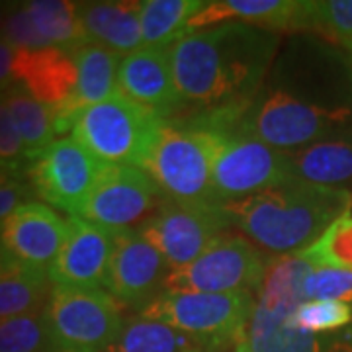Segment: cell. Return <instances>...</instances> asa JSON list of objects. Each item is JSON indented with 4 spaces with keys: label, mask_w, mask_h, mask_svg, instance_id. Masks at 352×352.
<instances>
[{
    "label": "cell",
    "mask_w": 352,
    "mask_h": 352,
    "mask_svg": "<svg viewBox=\"0 0 352 352\" xmlns=\"http://www.w3.org/2000/svg\"><path fill=\"white\" fill-rule=\"evenodd\" d=\"M282 38L256 25L227 22L190 34L168 47L182 104L201 113L237 108L254 98L270 73Z\"/></svg>",
    "instance_id": "6da1fadb"
},
{
    "label": "cell",
    "mask_w": 352,
    "mask_h": 352,
    "mask_svg": "<svg viewBox=\"0 0 352 352\" xmlns=\"http://www.w3.org/2000/svg\"><path fill=\"white\" fill-rule=\"evenodd\" d=\"M223 206L233 226L249 239L284 256L305 251L340 217L351 214L352 194L294 180Z\"/></svg>",
    "instance_id": "7a4b0ae2"
},
{
    "label": "cell",
    "mask_w": 352,
    "mask_h": 352,
    "mask_svg": "<svg viewBox=\"0 0 352 352\" xmlns=\"http://www.w3.org/2000/svg\"><path fill=\"white\" fill-rule=\"evenodd\" d=\"M315 266L302 252L284 254L268 264L252 305L247 344L251 352H321V339L296 323L303 280Z\"/></svg>",
    "instance_id": "3957f363"
},
{
    "label": "cell",
    "mask_w": 352,
    "mask_h": 352,
    "mask_svg": "<svg viewBox=\"0 0 352 352\" xmlns=\"http://www.w3.org/2000/svg\"><path fill=\"white\" fill-rule=\"evenodd\" d=\"M166 120L116 92L76 113L71 138L98 163L143 168Z\"/></svg>",
    "instance_id": "277c9868"
},
{
    "label": "cell",
    "mask_w": 352,
    "mask_h": 352,
    "mask_svg": "<svg viewBox=\"0 0 352 352\" xmlns=\"http://www.w3.org/2000/svg\"><path fill=\"white\" fill-rule=\"evenodd\" d=\"M252 305V294L163 289L153 302L139 309V315L184 333L200 349L215 351L245 340Z\"/></svg>",
    "instance_id": "5b68a950"
},
{
    "label": "cell",
    "mask_w": 352,
    "mask_h": 352,
    "mask_svg": "<svg viewBox=\"0 0 352 352\" xmlns=\"http://www.w3.org/2000/svg\"><path fill=\"white\" fill-rule=\"evenodd\" d=\"M219 135L206 127L164 124L143 170L168 200L182 204H215L212 173Z\"/></svg>",
    "instance_id": "8992f818"
},
{
    "label": "cell",
    "mask_w": 352,
    "mask_h": 352,
    "mask_svg": "<svg viewBox=\"0 0 352 352\" xmlns=\"http://www.w3.org/2000/svg\"><path fill=\"white\" fill-rule=\"evenodd\" d=\"M43 319L53 352H106L126 325L120 302L102 288L53 286Z\"/></svg>",
    "instance_id": "52a82bcc"
},
{
    "label": "cell",
    "mask_w": 352,
    "mask_h": 352,
    "mask_svg": "<svg viewBox=\"0 0 352 352\" xmlns=\"http://www.w3.org/2000/svg\"><path fill=\"white\" fill-rule=\"evenodd\" d=\"M289 182H294V175L288 151L258 139L219 135L212 173L215 204L245 200Z\"/></svg>",
    "instance_id": "ba28073f"
},
{
    "label": "cell",
    "mask_w": 352,
    "mask_h": 352,
    "mask_svg": "<svg viewBox=\"0 0 352 352\" xmlns=\"http://www.w3.org/2000/svg\"><path fill=\"white\" fill-rule=\"evenodd\" d=\"M268 261L249 241L221 235L196 261L175 268L163 289L204 294H251L258 292L268 270Z\"/></svg>",
    "instance_id": "9c48e42d"
},
{
    "label": "cell",
    "mask_w": 352,
    "mask_h": 352,
    "mask_svg": "<svg viewBox=\"0 0 352 352\" xmlns=\"http://www.w3.org/2000/svg\"><path fill=\"white\" fill-rule=\"evenodd\" d=\"M164 200L163 190L147 170L104 164L75 215L112 231H126L151 219Z\"/></svg>",
    "instance_id": "30bf717a"
},
{
    "label": "cell",
    "mask_w": 352,
    "mask_h": 352,
    "mask_svg": "<svg viewBox=\"0 0 352 352\" xmlns=\"http://www.w3.org/2000/svg\"><path fill=\"white\" fill-rule=\"evenodd\" d=\"M233 226L223 204H182L166 200L139 231L163 252L170 268L196 261Z\"/></svg>",
    "instance_id": "8fae6325"
},
{
    "label": "cell",
    "mask_w": 352,
    "mask_h": 352,
    "mask_svg": "<svg viewBox=\"0 0 352 352\" xmlns=\"http://www.w3.org/2000/svg\"><path fill=\"white\" fill-rule=\"evenodd\" d=\"M102 166L73 138L57 139L30 163V182L41 200L75 215L96 184Z\"/></svg>",
    "instance_id": "7c38bea8"
},
{
    "label": "cell",
    "mask_w": 352,
    "mask_h": 352,
    "mask_svg": "<svg viewBox=\"0 0 352 352\" xmlns=\"http://www.w3.org/2000/svg\"><path fill=\"white\" fill-rule=\"evenodd\" d=\"M170 272V264L151 241L139 229H126L118 233L104 288L120 303L141 309L159 296Z\"/></svg>",
    "instance_id": "4fadbf2b"
},
{
    "label": "cell",
    "mask_w": 352,
    "mask_h": 352,
    "mask_svg": "<svg viewBox=\"0 0 352 352\" xmlns=\"http://www.w3.org/2000/svg\"><path fill=\"white\" fill-rule=\"evenodd\" d=\"M67 237V219L53 208L25 201L0 221V252L16 263L50 274Z\"/></svg>",
    "instance_id": "5bb4252c"
},
{
    "label": "cell",
    "mask_w": 352,
    "mask_h": 352,
    "mask_svg": "<svg viewBox=\"0 0 352 352\" xmlns=\"http://www.w3.org/2000/svg\"><path fill=\"white\" fill-rule=\"evenodd\" d=\"M118 233L71 215L63 247L50 270L51 284L61 288H104Z\"/></svg>",
    "instance_id": "9a60e30c"
},
{
    "label": "cell",
    "mask_w": 352,
    "mask_h": 352,
    "mask_svg": "<svg viewBox=\"0 0 352 352\" xmlns=\"http://www.w3.org/2000/svg\"><path fill=\"white\" fill-rule=\"evenodd\" d=\"M118 92L129 100L168 118L182 104L176 88L168 47H149L122 57L118 71Z\"/></svg>",
    "instance_id": "2e32d148"
},
{
    "label": "cell",
    "mask_w": 352,
    "mask_h": 352,
    "mask_svg": "<svg viewBox=\"0 0 352 352\" xmlns=\"http://www.w3.org/2000/svg\"><path fill=\"white\" fill-rule=\"evenodd\" d=\"M16 85L36 100L50 106L53 113L63 112L73 100L76 88V67L73 53L47 50H18L14 61Z\"/></svg>",
    "instance_id": "e0dca14e"
},
{
    "label": "cell",
    "mask_w": 352,
    "mask_h": 352,
    "mask_svg": "<svg viewBox=\"0 0 352 352\" xmlns=\"http://www.w3.org/2000/svg\"><path fill=\"white\" fill-rule=\"evenodd\" d=\"M239 22L270 32H300L307 28V2L298 0H215L190 20L186 36L214 25Z\"/></svg>",
    "instance_id": "ac0fdd59"
},
{
    "label": "cell",
    "mask_w": 352,
    "mask_h": 352,
    "mask_svg": "<svg viewBox=\"0 0 352 352\" xmlns=\"http://www.w3.org/2000/svg\"><path fill=\"white\" fill-rule=\"evenodd\" d=\"M73 59L76 67V88L69 106L63 112L55 113L57 133L71 131L80 110L108 100L118 92V71L122 63L120 53L87 41L73 51Z\"/></svg>",
    "instance_id": "d6986e66"
},
{
    "label": "cell",
    "mask_w": 352,
    "mask_h": 352,
    "mask_svg": "<svg viewBox=\"0 0 352 352\" xmlns=\"http://www.w3.org/2000/svg\"><path fill=\"white\" fill-rule=\"evenodd\" d=\"M78 20L87 41L124 57L143 47L139 2H80Z\"/></svg>",
    "instance_id": "ffe728a7"
},
{
    "label": "cell",
    "mask_w": 352,
    "mask_h": 352,
    "mask_svg": "<svg viewBox=\"0 0 352 352\" xmlns=\"http://www.w3.org/2000/svg\"><path fill=\"white\" fill-rule=\"evenodd\" d=\"M292 175L298 182L339 188L352 182V135L329 138L289 153Z\"/></svg>",
    "instance_id": "44dd1931"
},
{
    "label": "cell",
    "mask_w": 352,
    "mask_h": 352,
    "mask_svg": "<svg viewBox=\"0 0 352 352\" xmlns=\"http://www.w3.org/2000/svg\"><path fill=\"white\" fill-rule=\"evenodd\" d=\"M50 274L28 268L0 252V319L41 314L50 302Z\"/></svg>",
    "instance_id": "7402d4cb"
},
{
    "label": "cell",
    "mask_w": 352,
    "mask_h": 352,
    "mask_svg": "<svg viewBox=\"0 0 352 352\" xmlns=\"http://www.w3.org/2000/svg\"><path fill=\"white\" fill-rule=\"evenodd\" d=\"M0 100L10 113L14 126L24 143L28 161L32 163L55 143V113L50 106L36 100L20 85H12L8 90H4L0 94Z\"/></svg>",
    "instance_id": "603a6c76"
},
{
    "label": "cell",
    "mask_w": 352,
    "mask_h": 352,
    "mask_svg": "<svg viewBox=\"0 0 352 352\" xmlns=\"http://www.w3.org/2000/svg\"><path fill=\"white\" fill-rule=\"evenodd\" d=\"M208 0H143L139 2V20L143 45L170 47L186 38L190 20L206 8Z\"/></svg>",
    "instance_id": "cb8c5ba5"
},
{
    "label": "cell",
    "mask_w": 352,
    "mask_h": 352,
    "mask_svg": "<svg viewBox=\"0 0 352 352\" xmlns=\"http://www.w3.org/2000/svg\"><path fill=\"white\" fill-rule=\"evenodd\" d=\"M24 6L32 16L38 32L51 47H59L73 53L82 43H87V36L78 20V2L32 0L25 2Z\"/></svg>",
    "instance_id": "d4e9b609"
},
{
    "label": "cell",
    "mask_w": 352,
    "mask_h": 352,
    "mask_svg": "<svg viewBox=\"0 0 352 352\" xmlns=\"http://www.w3.org/2000/svg\"><path fill=\"white\" fill-rule=\"evenodd\" d=\"M198 346L184 333L145 317L129 319L106 352H184Z\"/></svg>",
    "instance_id": "484cf974"
},
{
    "label": "cell",
    "mask_w": 352,
    "mask_h": 352,
    "mask_svg": "<svg viewBox=\"0 0 352 352\" xmlns=\"http://www.w3.org/2000/svg\"><path fill=\"white\" fill-rule=\"evenodd\" d=\"M0 352H53L43 311L0 319Z\"/></svg>",
    "instance_id": "4316f807"
},
{
    "label": "cell",
    "mask_w": 352,
    "mask_h": 352,
    "mask_svg": "<svg viewBox=\"0 0 352 352\" xmlns=\"http://www.w3.org/2000/svg\"><path fill=\"white\" fill-rule=\"evenodd\" d=\"M307 30L352 50V0L307 2Z\"/></svg>",
    "instance_id": "83f0119b"
},
{
    "label": "cell",
    "mask_w": 352,
    "mask_h": 352,
    "mask_svg": "<svg viewBox=\"0 0 352 352\" xmlns=\"http://www.w3.org/2000/svg\"><path fill=\"white\" fill-rule=\"evenodd\" d=\"M305 302H352V270L349 268H314L303 280Z\"/></svg>",
    "instance_id": "f1b7e54d"
},
{
    "label": "cell",
    "mask_w": 352,
    "mask_h": 352,
    "mask_svg": "<svg viewBox=\"0 0 352 352\" xmlns=\"http://www.w3.org/2000/svg\"><path fill=\"white\" fill-rule=\"evenodd\" d=\"M294 317L300 327L317 335L351 325L352 305L344 302H303Z\"/></svg>",
    "instance_id": "f546056e"
},
{
    "label": "cell",
    "mask_w": 352,
    "mask_h": 352,
    "mask_svg": "<svg viewBox=\"0 0 352 352\" xmlns=\"http://www.w3.org/2000/svg\"><path fill=\"white\" fill-rule=\"evenodd\" d=\"M0 38L6 39L16 50H47L51 47L45 38L38 32V28L34 24L24 4L8 10Z\"/></svg>",
    "instance_id": "4dcf8cb0"
},
{
    "label": "cell",
    "mask_w": 352,
    "mask_h": 352,
    "mask_svg": "<svg viewBox=\"0 0 352 352\" xmlns=\"http://www.w3.org/2000/svg\"><path fill=\"white\" fill-rule=\"evenodd\" d=\"M24 163H30L24 143L20 139V133L14 126L6 106L0 100V166L6 170L18 173L24 166Z\"/></svg>",
    "instance_id": "1f68e13d"
},
{
    "label": "cell",
    "mask_w": 352,
    "mask_h": 352,
    "mask_svg": "<svg viewBox=\"0 0 352 352\" xmlns=\"http://www.w3.org/2000/svg\"><path fill=\"white\" fill-rule=\"evenodd\" d=\"M25 198L24 184L18 180V173L0 166V221L12 214Z\"/></svg>",
    "instance_id": "d6a6232c"
},
{
    "label": "cell",
    "mask_w": 352,
    "mask_h": 352,
    "mask_svg": "<svg viewBox=\"0 0 352 352\" xmlns=\"http://www.w3.org/2000/svg\"><path fill=\"white\" fill-rule=\"evenodd\" d=\"M16 47H12L6 39L0 38V94L16 85L14 76V61H16Z\"/></svg>",
    "instance_id": "836d02e7"
},
{
    "label": "cell",
    "mask_w": 352,
    "mask_h": 352,
    "mask_svg": "<svg viewBox=\"0 0 352 352\" xmlns=\"http://www.w3.org/2000/svg\"><path fill=\"white\" fill-rule=\"evenodd\" d=\"M233 352H251L249 351V344H247V339L241 340L239 344H235V346H233Z\"/></svg>",
    "instance_id": "e575fe53"
},
{
    "label": "cell",
    "mask_w": 352,
    "mask_h": 352,
    "mask_svg": "<svg viewBox=\"0 0 352 352\" xmlns=\"http://www.w3.org/2000/svg\"><path fill=\"white\" fill-rule=\"evenodd\" d=\"M6 10H4V6L0 4V32H2V25H4V20H6Z\"/></svg>",
    "instance_id": "d590c367"
},
{
    "label": "cell",
    "mask_w": 352,
    "mask_h": 352,
    "mask_svg": "<svg viewBox=\"0 0 352 352\" xmlns=\"http://www.w3.org/2000/svg\"><path fill=\"white\" fill-rule=\"evenodd\" d=\"M184 352H204V349H200V346H192V349H188V351Z\"/></svg>",
    "instance_id": "8d00e7d4"
},
{
    "label": "cell",
    "mask_w": 352,
    "mask_h": 352,
    "mask_svg": "<svg viewBox=\"0 0 352 352\" xmlns=\"http://www.w3.org/2000/svg\"><path fill=\"white\" fill-rule=\"evenodd\" d=\"M351 51H352V50H351Z\"/></svg>",
    "instance_id": "74e56055"
}]
</instances>
